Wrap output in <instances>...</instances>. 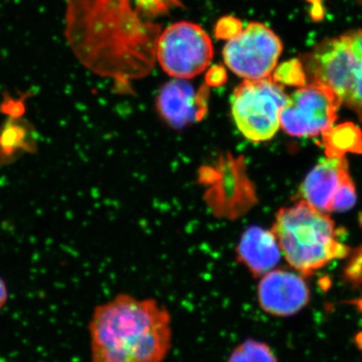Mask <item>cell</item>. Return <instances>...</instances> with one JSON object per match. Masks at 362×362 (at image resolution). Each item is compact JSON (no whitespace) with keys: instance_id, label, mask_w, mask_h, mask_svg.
I'll return each mask as SVG.
<instances>
[{"instance_id":"5bb4252c","label":"cell","mask_w":362,"mask_h":362,"mask_svg":"<svg viewBox=\"0 0 362 362\" xmlns=\"http://www.w3.org/2000/svg\"><path fill=\"white\" fill-rule=\"evenodd\" d=\"M326 156L345 157V154H362V130L354 123L332 126L322 133Z\"/></svg>"},{"instance_id":"d6986e66","label":"cell","mask_w":362,"mask_h":362,"mask_svg":"<svg viewBox=\"0 0 362 362\" xmlns=\"http://www.w3.org/2000/svg\"><path fill=\"white\" fill-rule=\"evenodd\" d=\"M226 71L221 66H213L206 75L207 83L209 85L218 86L225 81Z\"/></svg>"},{"instance_id":"52a82bcc","label":"cell","mask_w":362,"mask_h":362,"mask_svg":"<svg viewBox=\"0 0 362 362\" xmlns=\"http://www.w3.org/2000/svg\"><path fill=\"white\" fill-rule=\"evenodd\" d=\"M283 52L280 37L269 26L250 23L228 40L223 49L225 65L244 80L271 77Z\"/></svg>"},{"instance_id":"e0dca14e","label":"cell","mask_w":362,"mask_h":362,"mask_svg":"<svg viewBox=\"0 0 362 362\" xmlns=\"http://www.w3.org/2000/svg\"><path fill=\"white\" fill-rule=\"evenodd\" d=\"M345 277L354 286H362V247L354 252L347 263L344 271Z\"/></svg>"},{"instance_id":"ffe728a7","label":"cell","mask_w":362,"mask_h":362,"mask_svg":"<svg viewBox=\"0 0 362 362\" xmlns=\"http://www.w3.org/2000/svg\"><path fill=\"white\" fill-rule=\"evenodd\" d=\"M7 299H8V293H7L6 285L4 281L0 278V310L4 308Z\"/></svg>"},{"instance_id":"ba28073f","label":"cell","mask_w":362,"mask_h":362,"mask_svg":"<svg viewBox=\"0 0 362 362\" xmlns=\"http://www.w3.org/2000/svg\"><path fill=\"white\" fill-rule=\"evenodd\" d=\"M341 105L334 90L313 81L288 96L281 113V127L293 137L322 135L334 126Z\"/></svg>"},{"instance_id":"30bf717a","label":"cell","mask_w":362,"mask_h":362,"mask_svg":"<svg viewBox=\"0 0 362 362\" xmlns=\"http://www.w3.org/2000/svg\"><path fill=\"white\" fill-rule=\"evenodd\" d=\"M257 295L262 310L275 317L296 315L310 299L304 278L285 270H273L262 276Z\"/></svg>"},{"instance_id":"44dd1931","label":"cell","mask_w":362,"mask_h":362,"mask_svg":"<svg viewBox=\"0 0 362 362\" xmlns=\"http://www.w3.org/2000/svg\"><path fill=\"white\" fill-rule=\"evenodd\" d=\"M357 1H358V2H359V4H361V6H362V0H357Z\"/></svg>"},{"instance_id":"3957f363","label":"cell","mask_w":362,"mask_h":362,"mask_svg":"<svg viewBox=\"0 0 362 362\" xmlns=\"http://www.w3.org/2000/svg\"><path fill=\"white\" fill-rule=\"evenodd\" d=\"M272 232L286 261L302 276L349 255L330 216L302 199L279 211Z\"/></svg>"},{"instance_id":"9a60e30c","label":"cell","mask_w":362,"mask_h":362,"mask_svg":"<svg viewBox=\"0 0 362 362\" xmlns=\"http://www.w3.org/2000/svg\"><path fill=\"white\" fill-rule=\"evenodd\" d=\"M225 362H279L270 345L250 338L238 344Z\"/></svg>"},{"instance_id":"9c48e42d","label":"cell","mask_w":362,"mask_h":362,"mask_svg":"<svg viewBox=\"0 0 362 362\" xmlns=\"http://www.w3.org/2000/svg\"><path fill=\"white\" fill-rule=\"evenodd\" d=\"M302 201L322 213L349 211L356 204V185L345 157L320 160L305 178L299 189Z\"/></svg>"},{"instance_id":"5b68a950","label":"cell","mask_w":362,"mask_h":362,"mask_svg":"<svg viewBox=\"0 0 362 362\" xmlns=\"http://www.w3.org/2000/svg\"><path fill=\"white\" fill-rule=\"evenodd\" d=\"M287 100L284 86L272 77L244 80L230 98V111L240 134L255 143L271 140L280 129Z\"/></svg>"},{"instance_id":"7a4b0ae2","label":"cell","mask_w":362,"mask_h":362,"mask_svg":"<svg viewBox=\"0 0 362 362\" xmlns=\"http://www.w3.org/2000/svg\"><path fill=\"white\" fill-rule=\"evenodd\" d=\"M89 333L93 362H165L173 319L156 299L119 294L95 308Z\"/></svg>"},{"instance_id":"6da1fadb","label":"cell","mask_w":362,"mask_h":362,"mask_svg":"<svg viewBox=\"0 0 362 362\" xmlns=\"http://www.w3.org/2000/svg\"><path fill=\"white\" fill-rule=\"evenodd\" d=\"M176 0H66L65 37L88 70L114 78H137L156 59L160 28L153 20Z\"/></svg>"},{"instance_id":"ac0fdd59","label":"cell","mask_w":362,"mask_h":362,"mask_svg":"<svg viewBox=\"0 0 362 362\" xmlns=\"http://www.w3.org/2000/svg\"><path fill=\"white\" fill-rule=\"evenodd\" d=\"M242 30L243 25L240 21L233 18H221L216 25V37L228 40L237 35Z\"/></svg>"},{"instance_id":"4fadbf2b","label":"cell","mask_w":362,"mask_h":362,"mask_svg":"<svg viewBox=\"0 0 362 362\" xmlns=\"http://www.w3.org/2000/svg\"><path fill=\"white\" fill-rule=\"evenodd\" d=\"M23 113H6L0 127V168L37 151V132Z\"/></svg>"},{"instance_id":"8fae6325","label":"cell","mask_w":362,"mask_h":362,"mask_svg":"<svg viewBox=\"0 0 362 362\" xmlns=\"http://www.w3.org/2000/svg\"><path fill=\"white\" fill-rule=\"evenodd\" d=\"M206 97L204 90L197 92L185 80L175 78L161 88L157 108L171 125L180 127L201 117L206 109Z\"/></svg>"},{"instance_id":"7c38bea8","label":"cell","mask_w":362,"mask_h":362,"mask_svg":"<svg viewBox=\"0 0 362 362\" xmlns=\"http://www.w3.org/2000/svg\"><path fill=\"white\" fill-rule=\"evenodd\" d=\"M238 256L254 277L261 278L277 266L282 252L272 230L252 226L242 235Z\"/></svg>"},{"instance_id":"8992f818","label":"cell","mask_w":362,"mask_h":362,"mask_svg":"<svg viewBox=\"0 0 362 362\" xmlns=\"http://www.w3.org/2000/svg\"><path fill=\"white\" fill-rule=\"evenodd\" d=\"M214 59V45L206 30L181 21L162 30L157 40L156 59L162 70L180 80L201 75Z\"/></svg>"},{"instance_id":"277c9868","label":"cell","mask_w":362,"mask_h":362,"mask_svg":"<svg viewBox=\"0 0 362 362\" xmlns=\"http://www.w3.org/2000/svg\"><path fill=\"white\" fill-rule=\"evenodd\" d=\"M308 71L362 120V30L317 45L308 58Z\"/></svg>"},{"instance_id":"2e32d148","label":"cell","mask_w":362,"mask_h":362,"mask_svg":"<svg viewBox=\"0 0 362 362\" xmlns=\"http://www.w3.org/2000/svg\"><path fill=\"white\" fill-rule=\"evenodd\" d=\"M276 82L282 86H294L302 87L306 85V70L299 59L285 62L278 66L271 76Z\"/></svg>"}]
</instances>
